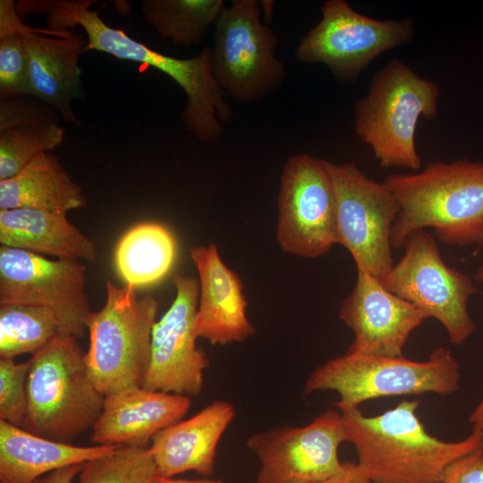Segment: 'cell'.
Returning a JSON list of instances; mask_svg holds the SVG:
<instances>
[{"label": "cell", "instance_id": "1", "mask_svg": "<svg viewBox=\"0 0 483 483\" xmlns=\"http://www.w3.org/2000/svg\"><path fill=\"white\" fill-rule=\"evenodd\" d=\"M91 0H58L33 4L36 11L47 13L49 29L80 26L87 35L84 52L97 50L116 58L151 66L172 78L184 91L187 101L182 121L197 140H219L224 123L233 111L211 69V48L206 47L196 56L175 58L153 50L130 38L123 30L108 26L90 5Z\"/></svg>", "mask_w": 483, "mask_h": 483}, {"label": "cell", "instance_id": "2", "mask_svg": "<svg viewBox=\"0 0 483 483\" xmlns=\"http://www.w3.org/2000/svg\"><path fill=\"white\" fill-rule=\"evenodd\" d=\"M419 403L403 400L373 417L359 408L340 411L346 442L355 447L371 483H443L453 462L483 449L481 432L458 442L428 434L416 414Z\"/></svg>", "mask_w": 483, "mask_h": 483}, {"label": "cell", "instance_id": "3", "mask_svg": "<svg viewBox=\"0 0 483 483\" xmlns=\"http://www.w3.org/2000/svg\"><path fill=\"white\" fill-rule=\"evenodd\" d=\"M384 182L399 204L393 248L417 230L431 228L448 246L483 243V161L434 160L418 172L393 174Z\"/></svg>", "mask_w": 483, "mask_h": 483}, {"label": "cell", "instance_id": "4", "mask_svg": "<svg viewBox=\"0 0 483 483\" xmlns=\"http://www.w3.org/2000/svg\"><path fill=\"white\" fill-rule=\"evenodd\" d=\"M439 88L399 58L372 77L367 94L353 106L354 131L381 168L421 169L416 145L420 118L437 115Z\"/></svg>", "mask_w": 483, "mask_h": 483}, {"label": "cell", "instance_id": "5", "mask_svg": "<svg viewBox=\"0 0 483 483\" xmlns=\"http://www.w3.org/2000/svg\"><path fill=\"white\" fill-rule=\"evenodd\" d=\"M23 429L72 444L92 428L105 400L96 386L78 338L59 335L30 359Z\"/></svg>", "mask_w": 483, "mask_h": 483}, {"label": "cell", "instance_id": "6", "mask_svg": "<svg viewBox=\"0 0 483 483\" xmlns=\"http://www.w3.org/2000/svg\"><path fill=\"white\" fill-rule=\"evenodd\" d=\"M460 377L456 359L444 347L425 361L345 352L318 366L306 379L303 394L335 391L339 400L334 405L343 411L384 396L449 395L459 389Z\"/></svg>", "mask_w": 483, "mask_h": 483}, {"label": "cell", "instance_id": "7", "mask_svg": "<svg viewBox=\"0 0 483 483\" xmlns=\"http://www.w3.org/2000/svg\"><path fill=\"white\" fill-rule=\"evenodd\" d=\"M102 308L87 321L86 358L91 377L103 395L142 386L150 359L151 335L158 301L151 294L107 281Z\"/></svg>", "mask_w": 483, "mask_h": 483}, {"label": "cell", "instance_id": "8", "mask_svg": "<svg viewBox=\"0 0 483 483\" xmlns=\"http://www.w3.org/2000/svg\"><path fill=\"white\" fill-rule=\"evenodd\" d=\"M211 48L213 76L224 93L248 104L279 89L286 78L276 56L278 37L261 21L258 0H233L215 23Z\"/></svg>", "mask_w": 483, "mask_h": 483}, {"label": "cell", "instance_id": "9", "mask_svg": "<svg viewBox=\"0 0 483 483\" xmlns=\"http://www.w3.org/2000/svg\"><path fill=\"white\" fill-rule=\"evenodd\" d=\"M321 18L300 40L295 58L322 64L343 82L354 81L384 53L413 39L409 18L378 20L360 13L344 0H326Z\"/></svg>", "mask_w": 483, "mask_h": 483}, {"label": "cell", "instance_id": "10", "mask_svg": "<svg viewBox=\"0 0 483 483\" xmlns=\"http://www.w3.org/2000/svg\"><path fill=\"white\" fill-rule=\"evenodd\" d=\"M335 196V244L356 267L381 281L394 265L392 230L399 204L384 182L369 178L353 163L328 161Z\"/></svg>", "mask_w": 483, "mask_h": 483}, {"label": "cell", "instance_id": "11", "mask_svg": "<svg viewBox=\"0 0 483 483\" xmlns=\"http://www.w3.org/2000/svg\"><path fill=\"white\" fill-rule=\"evenodd\" d=\"M402 248V258L380 282L436 318L452 344L463 343L475 329L468 310L469 300L477 292L473 280L445 264L436 237L424 229L410 234Z\"/></svg>", "mask_w": 483, "mask_h": 483}, {"label": "cell", "instance_id": "12", "mask_svg": "<svg viewBox=\"0 0 483 483\" xmlns=\"http://www.w3.org/2000/svg\"><path fill=\"white\" fill-rule=\"evenodd\" d=\"M276 241L290 255L317 258L335 244V196L328 160L301 153L282 170Z\"/></svg>", "mask_w": 483, "mask_h": 483}, {"label": "cell", "instance_id": "13", "mask_svg": "<svg viewBox=\"0 0 483 483\" xmlns=\"http://www.w3.org/2000/svg\"><path fill=\"white\" fill-rule=\"evenodd\" d=\"M86 265L47 258L27 250L0 247V304L44 307L57 317L63 335L80 338L92 312L86 292Z\"/></svg>", "mask_w": 483, "mask_h": 483}, {"label": "cell", "instance_id": "14", "mask_svg": "<svg viewBox=\"0 0 483 483\" xmlns=\"http://www.w3.org/2000/svg\"><path fill=\"white\" fill-rule=\"evenodd\" d=\"M346 442L341 411L329 409L302 427L282 426L251 435L248 449L258 458L255 483H310L342 470L339 445Z\"/></svg>", "mask_w": 483, "mask_h": 483}, {"label": "cell", "instance_id": "15", "mask_svg": "<svg viewBox=\"0 0 483 483\" xmlns=\"http://www.w3.org/2000/svg\"><path fill=\"white\" fill-rule=\"evenodd\" d=\"M173 283L174 299L153 326L149 364L142 386L191 398L201 393L204 373L210 363L197 345L199 285L195 277L181 274L174 275Z\"/></svg>", "mask_w": 483, "mask_h": 483}, {"label": "cell", "instance_id": "16", "mask_svg": "<svg viewBox=\"0 0 483 483\" xmlns=\"http://www.w3.org/2000/svg\"><path fill=\"white\" fill-rule=\"evenodd\" d=\"M355 284L338 316L353 333L348 353L401 357L411 332L429 317L387 290L375 276L356 267Z\"/></svg>", "mask_w": 483, "mask_h": 483}, {"label": "cell", "instance_id": "17", "mask_svg": "<svg viewBox=\"0 0 483 483\" xmlns=\"http://www.w3.org/2000/svg\"><path fill=\"white\" fill-rule=\"evenodd\" d=\"M190 257L199 275L198 338L226 345L252 336L255 328L247 316L242 279L223 261L216 244L192 247Z\"/></svg>", "mask_w": 483, "mask_h": 483}, {"label": "cell", "instance_id": "18", "mask_svg": "<svg viewBox=\"0 0 483 483\" xmlns=\"http://www.w3.org/2000/svg\"><path fill=\"white\" fill-rule=\"evenodd\" d=\"M29 64L31 95L53 106L66 123L80 126L72 103L82 97L79 56L86 43L69 29H38L19 22Z\"/></svg>", "mask_w": 483, "mask_h": 483}, {"label": "cell", "instance_id": "19", "mask_svg": "<svg viewBox=\"0 0 483 483\" xmlns=\"http://www.w3.org/2000/svg\"><path fill=\"white\" fill-rule=\"evenodd\" d=\"M187 396L128 387L105 396L91 440L100 445L148 447L164 428L182 419L191 407Z\"/></svg>", "mask_w": 483, "mask_h": 483}, {"label": "cell", "instance_id": "20", "mask_svg": "<svg viewBox=\"0 0 483 483\" xmlns=\"http://www.w3.org/2000/svg\"><path fill=\"white\" fill-rule=\"evenodd\" d=\"M235 413L231 402L216 400L191 418L159 431L149 445L157 476L174 478L191 470L211 476L216 447Z\"/></svg>", "mask_w": 483, "mask_h": 483}, {"label": "cell", "instance_id": "21", "mask_svg": "<svg viewBox=\"0 0 483 483\" xmlns=\"http://www.w3.org/2000/svg\"><path fill=\"white\" fill-rule=\"evenodd\" d=\"M119 445L78 446L34 435L0 419V482L34 483L62 468L82 464Z\"/></svg>", "mask_w": 483, "mask_h": 483}, {"label": "cell", "instance_id": "22", "mask_svg": "<svg viewBox=\"0 0 483 483\" xmlns=\"http://www.w3.org/2000/svg\"><path fill=\"white\" fill-rule=\"evenodd\" d=\"M66 215L30 208L2 209L1 245L55 258L94 261L97 256L95 242Z\"/></svg>", "mask_w": 483, "mask_h": 483}, {"label": "cell", "instance_id": "23", "mask_svg": "<svg viewBox=\"0 0 483 483\" xmlns=\"http://www.w3.org/2000/svg\"><path fill=\"white\" fill-rule=\"evenodd\" d=\"M87 203L82 188L51 152L39 155L16 175L0 181V210L30 208L67 214Z\"/></svg>", "mask_w": 483, "mask_h": 483}, {"label": "cell", "instance_id": "24", "mask_svg": "<svg viewBox=\"0 0 483 483\" xmlns=\"http://www.w3.org/2000/svg\"><path fill=\"white\" fill-rule=\"evenodd\" d=\"M176 242L163 225L143 222L130 228L114 250V266L126 285L136 289L156 284L171 271Z\"/></svg>", "mask_w": 483, "mask_h": 483}, {"label": "cell", "instance_id": "25", "mask_svg": "<svg viewBox=\"0 0 483 483\" xmlns=\"http://www.w3.org/2000/svg\"><path fill=\"white\" fill-rule=\"evenodd\" d=\"M223 0H145L144 20L174 45L201 42L225 8Z\"/></svg>", "mask_w": 483, "mask_h": 483}, {"label": "cell", "instance_id": "26", "mask_svg": "<svg viewBox=\"0 0 483 483\" xmlns=\"http://www.w3.org/2000/svg\"><path fill=\"white\" fill-rule=\"evenodd\" d=\"M63 335L53 311L44 307L0 304V359L34 355Z\"/></svg>", "mask_w": 483, "mask_h": 483}, {"label": "cell", "instance_id": "27", "mask_svg": "<svg viewBox=\"0 0 483 483\" xmlns=\"http://www.w3.org/2000/svg\"><path fill=\"white\" fill-rule=\"evenodd\" d=\"M64 138V128L47 118L0 130V181L56 148Z\"/></svg>", "mask_w": 483, "mask_h": 483}, {"label": "cell", "instance_id": "28", "mask_svg": "<svg viewBox=\"0 0 483 483\" xmlns=\"http://www.w3.org/2000/svg\"><path fill=\"white\" fill-rule=\"evenodd\" d=\"M21 18L13 0L0 1V96L31 95L26 49L19 31Z\"/></svg>", "mask_w": 483, "mask_h": 483}, {"label": "cell", "instance_id": "29", "mask_svg": "<svg viewBox=\"0 0 483 483\" xmlns=\"http://www.w3.org/2000/svg\"><path fill=\"white\" fill-rule=\"evenodd\" d=\"M156 477L149 446H119L83 463L77 483H154Z\"/></svg>", "mask_w": 483, "mask_h": 483}, {"label": "cell", "instance_id": "30", "mask_svg": "<svg viewBox=\"0 0 483 483\" xmlns=\"http://www.w3.org/2000/svg\"><path fill=\"white\" fill-rule=\"evenodd\" d=\"M30 360L0 359V419L23 428L27 417V378Z\"/></svg>", "mask_w": 483, "mask_h": 483}, {"label": "cell", "instance_id": "31", "mask_svg": "<svg viewBox=\"0 0 483 483\" xmlns=\"http://www.w3.org/2000/svg\"><path fill=\"white\" fill-rule=\"evenodd\" d=\"M443 483H483V449L453 462L445 471Z\"/></svg>", "mask_w": 483, "mask_h": 483}, {"label": "cell", "instance_id": "32", "mask_svg": "<svg viewBox=\"0 0 483 483\" xmlns=\"http://www.w3.org/2000/svg\"><path fill=\"white\" fill-rule=\"evenodd\" d=\"M310 483H371L366 470L357 462H343L338 473L319 481Z\"/></svg>", "mask_w": 483, "mask_h": 483}, {"label": "cell", "instance_id": "33", "mask_svg": "<svg viewBox=\"0 0 483 483\" xmlns=\"http://www.w3.org/2000/svg\"><path fill=\"white\" fill-rule=\"evenodd\" d=\"M82 464H75L54 470L36 480L34 483H72L76 475H79Z\"/></svg>", "mask_w": 483, "mask_h": 483}, {"label": "cell", "instance_id": "34", "mask_svg": "<svg viewBox=\"0 0 483 483\" xmlns=\"http://www.w3.org/2000/svg\"><path fill=\"white\" fill-rule=\"evenodd\" d=\"M154 483H226L220 479H208V478H201V479H174V478H163V477H156L154 479Z\"/></svg>", "mask_w": 483, "mask_h": 483}, {"label": "cell", "instance_id": "35", "mask_svg": "<svg viewBox=\"0 0 483 483\" xmlns=\"http://www.w3.org/2000/svg\"><path fill=\"white\" fill-rule=\"evenodd\" d=\"M469 421L471 425L472 431L483 433V400L470 413Z\"/></svg>", "mask_w": 483, "mask_h": 483}, {"label": "cell", "instance_id": "36", "mask_svg": "<svg viewBox=\"0 0 483 483\" xmlns=\"http://www.w3.org/2000/svg\"><path fill=\"white\" fill-rule=\"evenodd\" d=\"M480 262L476 269L474 279L483 284V243L480 245Z\"/></svg>", "mask_w": 483, "mask_h": 483}]
</instances>
